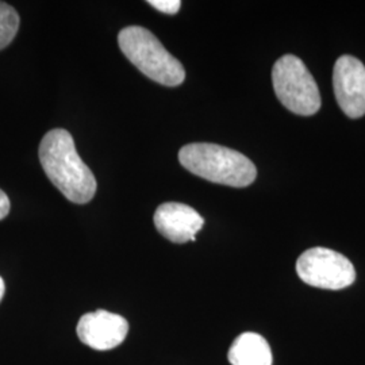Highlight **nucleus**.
I'll return each mask as SVG.
<instances>
[{
  "label": "nucleus",
  "mask_w": 365,
  "mask_h": 365,
  "mask_svg": "<svg viewBox=\"0 0 365 365\" xmlns=\"http://www.w3.org/2000/svg\"><path fill=\"white\" fill-rule=\"evenodd\" d=\"M272 83L277 99L294 114L309 117L321 108L318 86L297 56L286 54L274 63Z\"/></svg>",
  "instance_id": "nucleus-4"
},
{
  "label": "nucleus",
  "mask_w": 365,
  "mask_h": 365,
  "mask_svg": "<svg viewBox=\"0 0 365 365\" xmlns=\"http://www.w3.org/2000/svg\"><path fill=\"white\" fill-rule=\"evenodd\" d=\"M227 359L232 365H272V351L262 336L247 331L235 339Z\"/></svg>",
  "instance_id": "nucleus-9"
},
{
  "label": "nucleus",
  "mask_w": 365,
  "mask_h": 365,
  "mask_svg": "<svg viewBox=\"0 0 365 365\" xmlns=\"http://www.w3.org/2000/svg\"><path fill=\"white\" fill-rule=\"evenodd\" d=\"M19 29V15L10 4L0 1V51L11 43Z\"/></svg>",
  "instance_id": "nucleus-10"
},
{
  "label": "nucleus",
  "mask_w": 365,
  "mask_h": 365,
  "mask_svg": "<svg viewBox=\"0 0 365 365\" xmlns=\"http://www.w3.org/2000/svg\"><path fill=\"white\" fill-rule=\"evenodd\" d=\"M148 4L153 6L156 10L161 13L175 15L179 13L182 1L180 0H149Z\"/></svg>",
  "instance_id": "nucleus-11"
},
{
  "label": "nucleus",
  "mask_w": 365,
  "mask_h": 365,
  "mask_svg": "<svg viewBox=\"0 0 365 365\" xmlns=\"http://www.w3.org/2000/svg\"><path fill=\"white\" fill-rule=\"evenodd\" d=\"M4 291H6V287H4V282H3V279L0 277V300H1L3 295H4Z\"/></svg>",
  "instance_id": "nucleus-13"
},
{
  "label": "nucleus",
  "mask_w": 365,
  "mask_h": 365,
  "mask_svg": "<svg viewBox=\"0 0 365 365\" xmlns=\"http://www.w3.org/2000/svg\"><path fill=\"white\" fill-rule=\"evenodd\" d=\"M179 161L185 170L205 180L235 188L248 187L257 176L248 157L221 145H185L179 152Z\"/></svg>",
  "instance_id": "nucleus-2"
},
{
  "label": "nucleus",
  "mask_w": 365,
  "mask_h": 365,
  "mask_svg": "<svg viewBox=\"0 0 365 365\" xmlns=\"http://www.w3.org/2000/svg\"><path fill=\"white\" fill-rule=\"evenodd\" d=\"M203 225L202 215L184 203H163L155 212V226L158 233L175 244L195 241Z\"/></svg>",
  "instance_id": "nucleus-8"
},
{
  "label": "nucleus",
  "mask_w": 365,
  "mask_h": 365,
  "mask_svg": "<svg viewBox=\"0 0 365 365\" xmlns=\"http://www.w3.org/2000/svg\"><path fill=\"white\" fill-rule=\"evenodd\" d=\"M334 95L348 117L365 115V66L352 56H341L333 71Z\"/></svg>",
  "instance_id": "nucleus-6"
},
{
  "label": "nucleus",
  "mask_w": 365,
  "mask_h": 365,
  "mask_svg": "<svg viewBox=\"0 0 365 365\" xmlns=\"http://www.w3.org/2000/svg\"><path fill=\"white\" fill-rule=\"evenodd\" d=\"M78 337L84 345L95 351H111L119 346L128 336L129 324L118 315L105 310L88 313L80 318Z\"/></svg>",
  "instance_id": "nucleus-7"
},
{
  "label": "nucleus",
  "mask_w": 365,
  "mask_h": 365,
  "mask_svg": "<svg viewBox=\"0 0 365 365\" xmlns=\"http://www.w3.org/2000/svg\"><path fill=\"white\" fill-rule=\"evenodd\" d=\"M297 272L306 284L333 291L349 287L356 280V271L351 261L341 253L321 247L300 255Z\"/></svg>",
  "instance_id": "nucleus-5"
},
{
  "label": "nucleus",
  "mask_w": 365,
  "mask_h": 365,
  "mask_svg": "<svg viewBox=\"0 0 365 365\" xmlns=\"http://www.w3.org/2000/svg\"><path fill=\"white\" fill-rule=\"evenodd\" d=\"M39 161L49 180L68 200L84 205L96 194V179L78 156L69 131H48L39 145Z\"/></svg>",
  "instance_id": "nucleus-1"
},
{
  "label": "nucleus",
  "mask_w": 365,
  "mask_h": 365,
  "mask_svg": "<svg viewBox=\"0 0 365 365\" xmlns=\"http://www.w3.org/2000/svg\"><path fill=\"white\" fill-rule=\"evenodd\" d=\"M10 207H11V205H10L9 196L6 195L4 191L0 190V221L9 215Z\"/></svg>",
  "instance_id": "nucleus-12"
},
{
  "label": "nucleus",
  "mask_w": 365,
  "mask_h": 365,
  "mask_svg": "<svg viewBox=\"0 0 365 365\" xmlns=\"http://www.w3.org/2000/svg\"><path fill=\"white\" fill-rule=\"evenodd\" d=\"M122 53L144 75L167 87L180 86L185 78L182 63L175 58L148 29L129 26L118 34Z\"/></svg>",
  "instance_id": "nucleus-3"
}]
</instances>
